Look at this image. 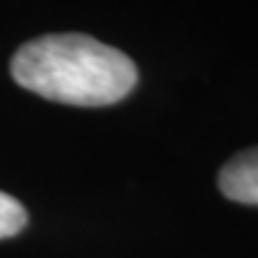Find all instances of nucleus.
<instances>
[{"label": "nucleus", "instance_id": "3", "mask_svg": "<svg viewBox=\"0 0 258 258\" xmlns=\"http://www.w3.org/2000/svg\"><path fill=\"white\" fill-rule=\"evenodd\" d=\"M27 208L10 194L0 191V239L15 237L27 225Z\"/></svg>", "mask_w": 258, "mask_h": 258}, {"label": "nucleus", "instance_id": "2", "mask_svg": "<svg viewBox=\"0 0 258 258\" xmlns=\"http://www.w3.org/2000/svg\"><path fill=\"white\" fill-rule=\"evenodd\" d=\"M218 186L230 201L258 206V146L232 158L220 170Z\"/></svg>", "mask_w": 258, "mask_h": 258}, {"label": "nucleus", "instance_id": "1", "mask_svg": "<svg viewBox=\"0 0 258 258\" xmlns=\"http://www.w3.org/2000/svg\"><path fill=\"white\" fill-rule=\"evenodd\" d=\"M12 77L27 91L48 101L103 108L134 91L137 64L122 50L84 34H48L19 48Z\"/></svg>", "mask_w": 258, "mask_h": 258}]
</instances>
